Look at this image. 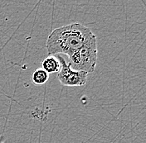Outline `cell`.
<instances>
[{
    "label": "cell",
    "mask_w": 146,
    "mask_h": 143,
    "mask_svg": "<svg viewBox=\"0 0 146 143\" xmlns=\"http://www.w3.org/2000/svg\"><path fill=\"white\" fill-rule=\"evenodd\" d=\"M94 33L81 23H71L54 29L47 37L46 48L49 55L65 54L68 56L80 49Z\"/></svg>",
    "instance_id": "1"
},
{
    "label": "cell",
    "mask_w": 146,
    "mask_h": 143,
    "mask_svg": "<svg viewBox=\"0 0 146 143\" xmlns=\"http://www.w3.org/2000/svg\"><path fill=\"white\" fill-rule=\"evenodd\" d=\"M67 65L76 71L86 72L87 74L95 71L97 62V43L95 35L82 45L80 49L68 56Z\"/></svg>",
    "instance_id": "2"
},
{
    "label": "cell",
    "mask_w": 146,
    "mask_h": 143,
    "mask_svg": "<svg viewBox=\"0 0 146 143\" xmlns=\"http://www.w3.org/2000/svg\"><path fill=\"white\" fill-rule=\"evenodd\" d=\"M56 58L61 63L60 71L57 73V79L64 86L75 87L83 86L86 84L88 74L86 72L76 71L70 68L63 58L57 55Z\"/></svg>",
    "instance_id": "3"
},
{
    "label": "cell",
    "mask_w": 146,
    "mask_h": 143,
    "mask_svg": "<svg viewBox=\"0 0 146 143\" xmlns=\"http://www.w3.org/2000/svg\"><path fill=\"white\" fill-rule=\"evenodd\" d=\"M42 69L47 74L58 73L61 69V63L54 55H48L42 62Z\"/></svg>",
    "instance_id": "4"
},
{
    "label": "cell",
    "mask_w": 146,
    "mask_h": 143,
    "mask_svg": "<svg viewBox=\"0 0 146 143\" xmlns=\"http://www.w3.org/2000/svg\"><path fill=\"white\" fill-rule=\"evenodd\" d=\"M48 80H49V74H47L42 69L36 70L32 75V81L36 85L44 84Z\"/></svg>",
    "instance_id": "5"
}]
</instances>
